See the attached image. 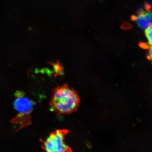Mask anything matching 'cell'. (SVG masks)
I'll use <instances>...</instances> for the list:
<instances>
[{"label":"cell","mask_w":152,"mask_h":152,"mask_svg":"<svg viewBox=\"0 0 152 152\" xmlns=\"http://www.w3.org/2000/svg\"><path fill=\"white\" fill-rule=\"evenodd\" d=\"M149 51L148 54V58L152 63V46L149 48Z\"/></svg>","instance_id":"obj_8"},{"label":"cell","mask_w":152,"mask_h":152,"mask_svg":"<svg viewBox=\"0 0 152 152\" xmlns=\"http://www.w3.org/2000/svg\"><path fill=\"white\" fill-rule=\"evenodd\" d=\"M14 109L17 115L11 119L10 122L19 125L16 132L31 124V114L34 105V102L26 96L21 91H18L15 94Z\"/></svg>","instance_id":"obj_2"},{"label":"cell","mask_w":152,"mask_h":152,"mask_svg":"<svg viewBox=\"0 0 152 152\" xmlns=\"http://www.w3.org/2000/svg\"><path fill=\"white\" fill-rule=\"evenodd\" d=\"M132 27V26L129 23L126 22H124L121 24V28L122 29L127 30L130 29Z\"/></svg>","instance_id":"obj_7"},{"label":"cell","mask_w":152,"mask_h":152,"mask_svg":"<svg viewBox=\"0 0 152 152\" xmlns=\"http://www.w3.org/2000/svg\"><path fill=\"white\" fill-rule=\"evenodd\" d=\"M145 33L148 43L152 46V26L146 28Z\"/></svg>","instance_id":"obj_5"},{"label":"cell","mask_w":152,"mask_h":152,"mask_svg":"<svg viewBox=\"0 0 152 152\" xmlns=\"http://www.w3.org/2000/svg\"><path fill=\"white\" fill-rule=\"evenodd\" d=\"M52 65L54 66L55 71H56V75H62L63 71L62 66L60 64L59 62L58 61L56 64L53 63Z\"/></svg>","instance_id":"obj_6"},{"label":"cell","mask_w":152,"mask_h":152,"mask_svg":"<svg viewBox=\"0 0 152 152\" xmlns=\"http://www.w3.org/2000/svg\"><path fill=\"white\" fill-rule=\"evenodd\" d=\"M68 133L66 129H59L51 133L42 142L43 149L45 152H73L65 141V136Z\"/></svg>","instance_id":"obj_3"},{"label":"cell","mask_w":152,"mask_h":152,"mask_svg":"<svg viewBox=\"0 0 152 152\" xmlns=\"http://www.w3.org/2000/svg\"><path fill=\"white\" fill-rule=\"evenodd\" d=\"M80 99L77 92L66 84L57 86L53 90L49 105L58 116L77 111Z\"/></svg>","instance_id":"obj_1"},{"label":"cell","mask_w":152,"mask_h":152,"mask_svg":"<svg viewBox=\"0 0 152 152\" xmlns=\"http://www.w3.org/2000/svg\"><path fill=\"white\" fill-rule=\"evenodd\" d=\"M132 20L136 21L137 23L142 29H146L152 26V11H144L141 9L138 11L137 16H132Z\"/></svg>","instance_id":"obj_4"}]
</instances>
